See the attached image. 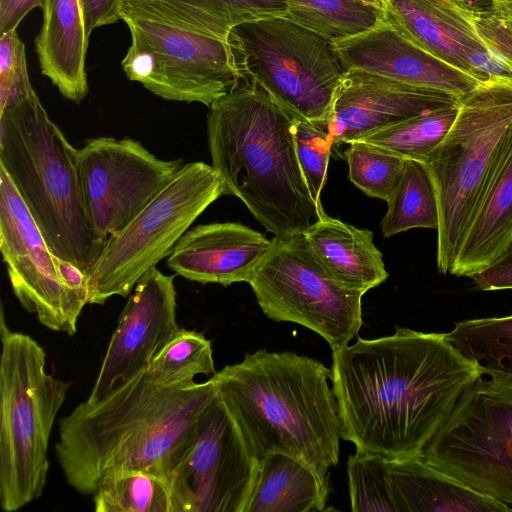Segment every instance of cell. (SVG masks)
<instances>
[{"label":"cell","instance_id":"cell-1","mask_svg":"<svg viewBox=\"0 0 512 512\" xmlns=\"http://www.w3.org/2000/svg\"><path fill=\"white\" fill-rule=\"evenodd\" d=\"M342 439L389 459L423 457L465 391L482 376L445 333L397 327L332 351Z\"/></svg>","mask_w":512,"mask_h":512},{"label":"cell","instance_id":"cell-2","mask_svg":"<svg viewBox=\"0 0 512 512\" xmlns=\"http://www.w3.org/2000/svg\"><path fill=\"white\" fill-rule=\"evenodd\" d=\"M216 391L212 377L164 386L144 370L102 400L81 402L59 420L55 455L67 483L92 495L104 476L119 470L152 473L170 483Z\"/></svg>","mask_w":512,"mask_h":512},{"label":"cell","instance_id":"cell-3","mask_svg":"<svg viewBox=\"0 0 512 512\" xmlns=\"http://www.w3.org/2000/svg\"><path fill=\"white\" fill-rule=\"evenodd\" d=\"M217 395L259 464L272 453L329 474L338 463L341 420L331 369L295 352L264 349L212 375Z\"/></svg>","mask_w":512,"mask_h":512},{"label":"cell","instance_id":"cell-4","mask_svg":"<svg viewBox=\"0 0 512 512\" xmlns=\"http://www.w3.org/2000/svg\"><path fill=\"white\" fill-rule=\"evenodd\" d=\"M295 118L255 79L215 101L206 129L212 166L277 238L303 233L324 211L312 199L295 148Z\"/></svg>","mask_w":512,"mask_h":512},{"label":"cell","instance_id":"cell-5","mask_svg":"<svg viewBox=\"0 0 512 512\" xmlns=\"http://www.w3.org/2000/svg\"><path fill=\"white\" fill-rule=\"evenodd\" d=\"M76 155L34 90L0 110V167L51 250L87 275L105 242L88 223Z\"/></svg>","mask_w":512,"mask_h":512},{"label":"cell","instance_id":"cell-6","mask_svg":"<svg viewBox=\"0 0 512 512\" xmlns=\"http://www.w3.org/2000/svg\"><path fill=\"white\" fill-rule=\"evenodd\" d=\"M121 20L126 77L164 100L209 108L243 76L229 37L175 0H125Z\"/></svg>","mask_w":512,"mask_h":512},{"label":"cell","instance_id":"cell-7","mask_svg":"<svg viewBox=\"0 0 512 512\" xmlns=\"http://www.w3.org/2000/svg\"><path fill=\"white\" fill-rule=\"evenodd\" d=\"M0 334V505L13 512L43 494L52 428L71 384L47 372L43 347L12 331L3 310Z\"/></svg>","mask_w":512,"mask_h":512},{"label":"cell","instance_id":"cell-8","mask_svg":"<svg viewBox=\"0 0 512 512\" xmlns=\"http://www.w3.org/2000/svg\"><path fill=\"white\" fill-rule=\"evenodd\" d=\"M512 135V82H486L460 99L458 115L424 161L439 209L437 267L450 273L484 187Z\"/></svg>","mask_w":512,"mask_h":512},{"label":"cell","instance_id":"cell-9","mask_svg":"<svg viewBox=\"0 0 512 512\" xmlns=\"http://www.w3.org/2000/svg\"><path fill=\"white\" fill-rule=\"evenodd\" d=\"M243 76L260 83L295 119L328 122L346 71L334 43L284 16L229 35Z\"/></svg>","mask_w":512,"mask_h":512},{"label":"cell","instance_id":"cell-10","mask_svg":"<svg viewBox=\"0 0 512 512\" xmlns=\"http://www.w3.org/2000/svg\"><path fill=\"white\" fill-rule=\"evenodd\" d=\"M223 195H227L226 186L212 165L186 163L140 214L108 238L87 272L88 304L102 305L113 296H128Z\"/></svg>","mask_w":512,"mask_h":512},{"label":"cell","instance_id":"cell-11","mask_svg":"<svg viewBox=\"0 0 512 512\" xmlns=\"http://www.w3.org/2000/svg\"><path fill=\"white\" fill-rule=\"evenodd\" d=\"M271 240L248 281L263 313L312 330L332 351L349 344L362 326L365 293L341 282L303 233Z\"/></svg>","mask_w":512,"mask_h":512},{"label":"cell","instance_id":"cell-12","mask_svg":"<svg viewBox=\"0 0 512 512\" xmlns=\"http://www.w3.org/2000/svg\"><path fill=\"white\" fill-rule=\"evenodd\" d=\"M423 459L512 508V385L477 379L425 446Z\"/></svg>","mask_w":512,"mask_h":512},{"label":"cell","instance_id":"cell-13","mask_svg":"<svg viewBox=\"0 0 512 512\" xmlns=\"http://www.w3.org/2000/svg\"><path fill=\"white\" fill-rule=\"evenodd\" d=\"M0 250L12 290L46 328L74 335L88 304L87 275L49 247L6 171L0 167Z\"/></svg>","mask_w":512,"mask_h":512},{"label":"cell","instance_id":"cell-14","mask_svg":"<svg viewBox=\"0 0 512 512\" xmlns=\"http://www.w3.org/2000/svg\"><path fill=\"white\" fill-rule=\"evenodd\" d=\"M131 138L97 137L77 149L76 169L88 223L106 243L123 230L184 167Z\"/></svg>","mask_w":512,"mask_h":512},{"label":"cell","instance_id":"cell-15","mask_svg":"<svg viewBox=\"0 0 512 512\" xmlns=\"http://www.w3.org/2000/svg\"><path fill=\"white\" fill-rule=\"evenodd\" d=\"M257 470L216 391L170 479L173 512H244Z\"/></svg>","mask_w":512,"mask_h":512},{"label":"cell","instance_id":"cell-16","mask_svg":"<svg viewBox=\"0 0 512 512\" xmlns=\"http://www.w3.org/2000/svg\"><path fill=\"white\" fill-rule=\"evenodd\" d=\"M174 276L156 267L135 285L110 338L93 388L95 403L147 370L152 360L179 333Z\"/></svg>","mask_w":512,"mask_h":512},{"label":"cell","instance_id":"cell-17","mask_svg":"<svg viewBox=\"0 0 512 512\" xmlns=\"http://www.w3.org/2000/svg\"><path fill=\"white\" fill-rule=\"evenodd\" d=\"M334 46L346 70H363L457 98L482 84L426 50L387 15L374 28Z\"/></svg>","mask_w":512,"mask_h":512},{"label":"cell","instance_id":"cell-18","mask_svg":"<svg viewBox=\"0 0 512 512\" xmlns=\"http://www.w3.org/2000/svg\"><path fill=\"white\" fill-rule=\"evenodd\" d=\"M460 99L363 70L347 69L328 121L329 135L333 145L349 144L420 114L457 104Z\"/></svg>","mask_w":512,"mask_h":512},{"label":"cell","instance_id":"cell-19","mask_svg":"<svg viewBox=\"0 0 512 512\" xmlns=\"http://www.w3.org/2000/svg\"><path fill=\"white\" fill-rule=\"evenodd\" d=\"M386 15L426 50L482 83L512 82L497 59L449 0H389Z\"/></svg>","mask_w":512,"mask_h":512},{"label":"cell","instance_id":"cell-20","mask_svg":"<svg viewBox=\"0 0 512 512\" xmlns=\"http://www.w3.org/2000/svg\"><path fill=\"white\" fill-rule=\"evenodd\" d=\"M272 240L237 222L197 225L179 239L167 257L177 275L201 284L247 282Z\"/></svg>","mask_w":512,"mask_h":512},{"label":"cell","instance_id":"cell-21","mask_svg":"<svg viewBox=\"0 0 512 512\" xmlns=\"http://www.w3.org/2000/svg\"><path fill=\"white\" fill-rule=\"evenodd\" d=\"M43 22L35 38L41 72L66 99L87 96L86 55L90 33L79 0H44Z\"/></svg>","mask_w":512,"mask_h":512},{"label":"cell","instance_id":"cell-22","mask_svg":"<svg viewBox=\"0 0 512 512\" xmlns=\"http://www.w3.org/2000/svg\"><path fill=\"white\" fill-rule=\"evenodd\" d=\"M388 485L395 512H512L423 457L388 458Z\"/></svg>","mask_w":512,"mask_h":512},{"label":"cell","instance_id":"cell-23","mask_svg":"<svg viewBox=\"0 0 512 512\" xmlns=\"http://www.w3.org/2000/svg\"><path fill=\"white\" fill-rule=\"evenodd\" d=\"M512 239V135L492 171L450 274L467 276L488 266Z\"/></svg>","mask_w":512,"mask_h":512},{"label":"cell","instance_id":"cell-24","mask_svg":"<svg viewBox=\"0 0 512 512\" xmlns=\"http://www.w3.org/2000/svg\"><path fill=\"white\" fill-rule=\"evenodd\" d=\"M303 235L329 270L347 286L366 293L388 278L382 253L370 230L356 228L323 211Z\"/></svg>","mask_w":512,"mask_h":512},{"label":"cell","instance_id":"cell-25","mask_svg":"<svg viewBox=\"0 0 512 512\" xmlns=\"http://www.w3.org/2000/svg\"><path fill=\"white\" fill-rule=\"evenodd\" d=\"M329 474L295 457L272 453L258 464L244 512L325 511Z\"/></svg>","mask_w":512,"mask_h":512},{"label":"cell","instance_id":"cell-26","mask_svg":"<svg viewBox=\"0 0 512 512\" xmlns=\"http://www.w3.org/2000/svg\"><path fill=\"white\" fill-rule=\"evenodd\" d=\"M445 337L483 377L512 385V315L463 320Z\"/></svg>","mask_w":512,"mask_h":512},{"label":"cell","instance_id":"cell-27","mask_svg":"<svg viewBox=\"0 0 512 512\" xmlns=\"http://www.w3.org/2000/svg\"><path fill=\"white\" fill-rule=\"evenodd\" d=\"M286 3L284 17L332 43L367 32L386 15L384 10L359 0H286Z\"/></svg>","mask_w":512,"mask_h":512},{"label":"cell","instance_id":"cell-28","mask_svg":"<svg viewBox=\"0 0 512 512\" xmlns=\"http://www.w3.org/2000/svg\"><path fill=\"white\" fill-rule=\"evenodd\" d=\"M459 104L460 101L420 114L355 141L406 160L424 161L450 131L458 115Z\"/></svg>","mask_w":512,"mask_h":512},{"label":"cell","instance_id":"cell-29","mask_svg":"<svg viewBox=\"0 0 512 512\" xmlns=\"http://www.w3.org/2000/svg\"><path fill=\"white\" fill-rule=\"evenodd\" d=\"M388 210L381 221L385 237L413 229L439 225L435 188L422 161L407 160L398 186L387 201Z\"/></svg>","mask_w":512,"mask_h":512},{"label":"cell","instance_id":"cell-30","mask_svg":"<svg viewBox=\"0 0 512 512\" xmlns=\"http://www.w3.org/2000/svg\"><path fill=\"white\" fill-rule=\"evenodd\" d=\"M92 495L96 512H173L169 481L144 471L109 473Z\"/></svg>","mask_w":512,"mask_h":512},{"label":"cell","instance_id":"cell-31","mask_svg":"<svg viewBox=\"0 0 512 512\" xmlns=\"http://www.w3.org/2000/svg\"><path fill=\"white\" fill-rule=\"evenodd\" d=\"M147 371L164 386L189 384L197 375H213L216 370L211 342L199 332L180 329Z\"/></svg>","mask_w":512,"mask_h":512},{"label":"cell","instance_id":"cell-32","mask_svg":"<svg viewBox=\"0 0 512 512\" xmlns=\"http://www.w3.org/2000/svg\"><path fill=\"white\" fill-rule=\"evenodd\" d=\"M350 181L369 197L388 201L402 177L406 159L354 141L344 152Z\"/></svg>","mask_w":512,"mask_h":512},{"label":"cell","instance_id":"cell-33","mask_svg":"<svg viewBox=\"0 0 512 512\" xmlns=\"http://www.w3.org/2000/svg\"><path fill=\"white\" fill-rule=\"evenodd\" d=\"M351 510L395 512L388 485V458L357 451L347 461Z\"/></svg>","mask_w":512,"mask_h":512},{"label":"cell","instance_id":"cell-34","mask_svg":"<svg viewBox=\"0 0 512 512\" xmlns=\"http://www.w3.org/2000/svg\"><path fill=\"white\" fill-rule=\"evenodd\" d=\"M470 22L488 50L512 70V3L449 0Z\"/></svg>","mask_w":512,"mask_h":512},{"label":"cell","instance_id":"cell-35","mask_svg":"<svg viewBox=\"0 0 512 512\" xmlns=\"http://www.w3.org/2000/svg\"><path fill=\"white\" fill-rule=\"evenodd\" d=\"M297 158L313 201L321 204V193L327 180V168L333 142L328 122L294 121Z\"/></svg>","mask_w":512,"mask_h":512},{"label":"cell","instance_id":"cell-36","mask_svg":"<svg viewBox=\"0 0 512 512\" xmlns=\"http://www.w3.org/2000/svg\"><path fill=\"white\" fill-rule=\"evenodd\" d=\"M194 11L222 35L243 23L284 16L286 0H175Z\"/></svg>","mask_w":512,"mask_h":512},{"label":"cell","instance_id":"cell-37","mask_svg":"<svg viewBox=\"0 0 512 512\" xmlns=\"http://www.w3.org/2000/svg\"><path fill=\"white\" fill-rule=\"evenodd\" d=\"M34 89L31 85L25 45L17 29L0 36V110L19 101Z\"/></svg>","mask_w":512,"mask_h":512},{"label":"cell","instance_id":"cell-38","mask_svg":"<svg viewBox=\"0 0 512 512\" xmlns=\"http://www.w3.org/2000/svg\"><path fill=\"white\" fill-rule=\"evenodd\" d=\"M469 278L480 290L512 289V239L488 266Z\"/></svg>","mask_w":512,"mask_h":512},{"label":"cell","instance_id":"cell-39","mask_svg":"<svg viewBox=\"0 0 512 512\" xmlns=\"http://www.w3.org/2000/svg\"><path fill=\"white\" fill-rule=\"evenodd\" d=\"M89 33L121 20L125 0H79Z\"/></svg>","mask_w":512,"mask_h":512},{"label":"cell","instance_id":"cell-40","mask_svg":"<svg viewBox=\"0 0 512 512\" xmlns=\"http://www.w3.org/2000/svg\"><path fill=\"white\" fill-rule=\"evenodd\" d=\"M43 3L44 0H0V32L17 29L26 15Z\"/></svg>","mask_w":512,"mask_h":512},{"label":"cell","instance_id":"cell-41","mask_svg":"<svg viewBox=\"0 0 512 512\" xmlns=\"http://www.w3.org/2000/svg\"><path fill=\"white\" fill-rule=\"evenodd\" d=\"M359 1L386 11L389 0H359Z\"/></svg>","mask_w":512,"mask_h":512},{"label":"cell","instance_id":"cell-42","mask_svg":"<svg viewBox=\"0 0 512 512\" xmlns=\"http://www.w3.org/2000/svg\"><path fill=\"white\" fill-rule=\"evenodd\" d=\"M506 1H508V2L512 3V0H506Z\"/></svg>","mask_w":512,"mask_h":512}]
</instances>
